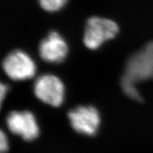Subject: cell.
<instances>
[{
    "mask_svg": "<svg viewBox=\"0 0 153 153\" xmlns=\"http://www.w3.org/2000/svg\"><path fill=\"white\" fill-rule=\"evenodd\" d=\"M150 78H153V42L128 59L121 79V87L130 98L141 101L137 83Z\"/></svg>",
    "mask_w": 153,
    "mask_h": 153,
    "instance_id": "cell-1",
    "label": "cell"
},
{
    "mask_svg": "<svg viewBox=\"0 0 153 153\" xmlns=\"http://www.w3.org/2000/svg\"><path fill=\"white\" fill-rule=\"evenodd\" d=\"M118 25L114 21L101 17L88 19L84 34V43L88 48L97 49L104 42L116 37L118 33Z\"/></svg>",
    "mask_w": 153,
    "mask_h": 153,
    "instance_id": "cell-2",
    "label": "cell"
},
{
    "mask_svg": "<svg viewBox=\"0 0 153 153\" xmlns=\"http://www.w3.org/2000/svg\"><path fill=\"white\" fill-rule=\"evenodd\" d=\"M2 66L7 76L16 81L30 79L35 75L36 71L33 59L22 51H14L7 55Z\"/></svg>",
    "mask_w": 153,
    "mask_h": 153,
    "instance_id": "cell-3",
    "label": "cell"
},
{
    "mask_svg": "<svg viewBox=\"0 0 153 153\" xmlns=\"http://www.w3.org/2000/svg\"><path fill=\"white\" fill-rule=\"evenodd\" d=\"M34 92L40 100L53 106H59L64 99L65 88L61 80L53 74H43L34 84Z\"/></svg>",
    "mask_w": 153,
    "mask_h": 153,
    "instance_id": "cell-4",
    "label": "cell"
},
{
    "mask_svg": "<svg viewBox=\"0 0 153 153\" xmlns=\"http://www.w3.org/2000/svg\"><path fill=\"white\" fill-rule=\"evenodd\" d=\"M72 127L77 133L93 135L100 124V116L94 107L79 106L68 114Z\"/></svg>",
    "mask_w": 153,
    "mask_h": 153,
    "instance_id": "cell-5",
    "label": "cell"
},
{
    "mask_svg": "<svg viewBox=\"0 0 153 153\" xmlns=\"http://www.w3.org/2000/svg\"><path fill=\"white\" fill-rule=\"evenodd\" d=\"M9 131L25 140H33L38 136L39 128L36 118L29 111H13L7 118Z\"/></svg>",
    "mask_w": 153,
    "mask_h": 153,
    "instance_id": "cell-6",
    "label": "cell"
},
{
    "mask_svg": "<svg viewBox=\"0 0 153 153\" xmlns=\"http://www.w3.org/2000/svg\"><path fill=\"white\" fill-rule=\"evenodd\" d=\"M68 52L65 41L57 32H51L41 42L39 53L45 62L60 63L65 60Z\"/></svg>",
    "mask_w": 153,
    "mask_h": 153,
    "instance_id": "cell-7",
    "label": "cell"
},
{
    "mask_svg": "<svg viewBox=\"0 0 153 153\" xmlns=\"http://www.w3.org/2000/svg\"><path fill=\"white\" fill-rule=\"evenodd\" d=\"M38 1L44 10L54 12L62 9L68 0H38Z\"/></svg>",
    "mask_w": 153,
    "mask_h": 153,
    "instance_id": "cell-8",
    "label": "cell"
},
{
    "mask_svg": "<svg viewBox=\"0 0 153 153\" xmlns=\"http://www.w3.org/2000/svg\"><path fill=\"white\" fill-rule=\"evenodd\" d=\"M9 148L8 140H7V136L4 132L1 131L0 134V149H1V152L4 153L7 151Z\"/></svg>",
    "mask_w": 153,
    "mask_h": 153,
    "instance_id": "cell-9",
    "label": "cell"
},
{
    "mask_svg": "<svg viewBox=\"0 0 153 153\" xmlns=\"http://www.w3.org/2000/svg\"><path fill=\"white\" fill-rule=\"evenodd\" d=\"M7 91H8V88H7V86L4 85V84H1V102L2 103L3 99L6 96V94H7Z\"/></svg>",
    "mask_w": 153,
    "mask_h": 153,
    "instance_id": "cell-10",
    "label": "cell"
}]
</instances>
